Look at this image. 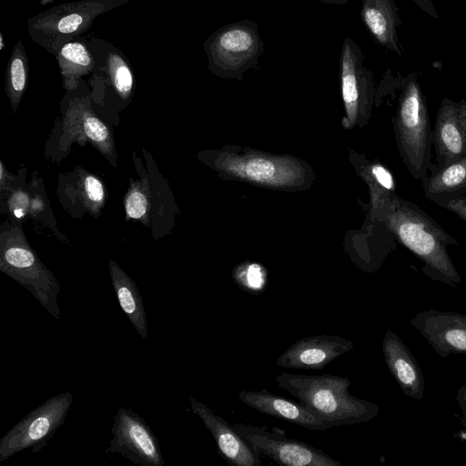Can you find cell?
I'll return each mask as SVG.
<instances>
[{
  "label": "cell",
  "mask_w": 466,
  "mask_h": 466,
  "mask_svg": "<svg viewBox=\"0 0 466 466\" xmlns=\"http://www.w3.org/2000/svg\"><path fill=\"white\" fill-rule=\"evenodd\" d=\"M354 347L339 335H315L295 341L276 361L288 369L320 370Z\"/></svg>",
  "instance_id": "14"
},
{
  "label": "cell",
  "mask_w": 466,
  "mask_h": 466,
  "mask_svg": "<svg viewBox=\"0 0 466 466\" xmlns=\"http://www.w3.org/2000/svg\"><path fill=\"white\" fill-rule=\"evenodd\" d=\"M423 12L433 18H438V13L434 7L432 0H411Z\"/></svg>",
  "instance_id": "30"
},
{
  "label": "cell",
  "mask_w": 466,
  "mask_h": 466,
  "mask_svg": "<svg viewBox=\"0 0 466 466\" xmlns=\"http://www.w3.org/2000/svg\"><path fill=\"white\" fill-rule=\"evenodd\" d=\"M0 39H1V46H0V49H1V50H3V48H4V45H5V44H4V41H3V35H2V34L0 35Z\"/></svg>",
  "instance_id": "32"
},
{
  "label": "cell",
  "mask_w": 466,
  "mask_h": 466,
  "mask_svg": "<svg viewBox=\"0 0 466 466\" xmlns=\"http://www.w3.org/2000/svg\"><path fill=\"white\" fill-rule=\"evenodd\" d=\"M87 46L94 56L96 68L102 70L116 93L122 98H129L134 86V77L124 56L111 44L92 39Z\"/></svg>",
  "instance_id": "20"
},
{
  "label": "cell",
  "mask_w": 466,
  "mask_h": 466,
  "mask_svg": "<svg viewBox=\"0 0 466 466\" xmlns=\"http://www.w3.org/2000/svg\"><path fill=\"white\" fill-rule=\"evenodd\" d=\"M234 279L245 291L252 294L262 292L267 286L265 268L257 263L242 265L234 271Z\"/></svg>",
  "instance_id": "26"
},
{
  "label": "cell",
  "mask_w": 466,
  "mask_h": 466,
  "mask_svg": "<svg viewBox=\"0 0 466 466\" xmlns=\"http://www.w3.org/2000/svg\"><path fill=\"white\" fill-rule=\"evenodd\" d=\"M276 380L281 389L332 427L368 422L380 412L374 402L356 398L349 392L351 381L346 377L281 372Z\"/></svg>",
  "instance_id": "2"
},
{
  "label": "cell",
  "mask_w": 466,
  "mask_h": 466,
  "mask_svg": "<svg viewBox=\"0 0 466 466\" xmlns=\"http://www.w3.org/2000/svg\"><path fill=\"white\" fill-rule=\"evenodd\" d=\"M431 145L437 166L451 163L466 154V100L444 97L431 127Z\"/></svg>",
  "instance_id": "13"
},
{
  "label": "cell",
  "mask_w": 466,
  "mask_h": 466,
  "mask_svg": "<svg viewBox=\"0 0 466 466\" xmlns=\"http://www.w3.org/2000/svg\"><path fill=\"white\" fill-rule=\"evenodd\" d=\"M80 126L86 137L107 157H114V147L106 126L93 113L85 110L81 113Z\"/></svg>",
  "instance_id": "25"
},
{
  "label": "cell",
  "mask_w": 466,
  "mask_h": 466,
  "mask_svg": "<svg viewBox=\"0 0 466 466\" xmlns=\"http://www.w3.org/2000/svg\"><path fill=\"white\" fill-rule=\"evenodd\" d=\"M27 81L28 58L23 43L18 40L10 56L5 72V90L14 110L25 91Z\"/></svg>",
  "instance_id": "23"
},
{
  "label": "cell",
  "mask_w": 466,
  "mask_h": 466,
  "mask_svg": "<svg viewBox=\"0 0 466 466\" xmlns=\"http://www.w3.org/2000/svg\"><path fill=\"white\" fill-rule=\"evenodd\" d=\"M339 79L347 117L344 127H350L371 102L373 78L363 65V54L350 37H346L339 55Z\"/></svg>",
  "instance_id": "11"
},
{
  "label": "cell",
  "mask_w": 466,
  "mask_h": 466,
  "mask_svg": "<svg viewBox=\"0 0 466 466\" xmlns=\"http://www.w3.org/2000/svg\"><path fill=\"white\" fill-rule=\"evenodd\" d=\"M51 1H53V0H41L40 3L42 5H45V4H47V3L51 2Z\"/></svg>",
  "instance_id": "33"
},
{
  "label": "cell",
  "mask_w": 466,
  "mask_h": 466,
  "mask_svg": "<svg viewBox=\"0 0 466 466\" xmlns=\"http://www.w3.org/2000/svg\"><path fill=\"white\" fill-rule=\"evenodd\" d=\"M111 283L119 306L138 335L147 337V322L142 297L134 280L113 260L109 261Z\"/></svg>",
  "instance_id": "21"
},
{
  "label": "cell",
  "mask_w": 466,
  "mask_h": 466,
  "mask_svg": "<svg viewBox=\"0 0 466 466\" xmlns=\"http://www.w3.org/2000/svg\"><path fill=\"white\" fill-rule=\"evenodd\" d=\"M436 204L466 222V195L441 200Z\"/></svg>",
  "instance_id": "28"
},
{
  "label": "cell",
  "mask_w": 466,
  "mask_h": 466,
  "mask_svg": "<svg viewBox=\"0 0 466 466\" xmlns=\"http://www.w3.org/2000/svg\"><path fill=\"white\" fill-rule=\"evenodd\" d=\"M410 324L441 357L466 354V313L424 310Z\"/></svg>",
  "instance_id": "12"
},
{
  "label": "cell",
  "mask_w": 466,
  "mask_h": 466,
  "mask_svg": "<svg viewBox=\"0 0 466 466\" xmlns=\"http://www.w3.org/2000/svg\"><path fill=\"white\" fill-rule=\"evenodd\" d=\"M65 88L77 87L79 80L96 69V61L87 43L75 39L64 44L55 55Z\"/></svg>",
  "instance_id": "22"
},
{
  "label": "cell",
  "mask_w": 466,
  "mask_h": 466,
  "mask_svg": "<svg viewBox=\"0 0 466 466\" xmlns=\"http://www.w3.org/2000/svg\"><path fill=\"white\" fill-rule=\"evenodd\" d=\"M392 122L404 165L412 178L421 180L431 164V126L426 97L414 74L400 81Z\"/></svg>",
  "instance_id": "3"
},
{
  "label": "cell",
  "mask_w": 466,
  "mask_h": 466,
  "mask_svg": "<svg viewBox=\"0 0 466 466\" xmlns=\"http://www.w3.org/2000/svg\"><path fill=\"white\" fill-rule=\"evenodd\" d=\"M238 399L251 409L310 431H326L332 427L324 418L300 402L275 395L265 389L259 391L244 390Z\"/></svg>",
  "instance_id": "16"
},
{
  "label": "cell",
  "mask_w": 466,
  "mask_h": 466,
  "mask_svg": "<svg viewBox=\"0 0 466 466\" xmlns=\"http://www.w3.org/2000/svg\"><path fill=\"white\" fill-rule=\"evenodd\" d=\"M113 438L106 452L120 453L135 465L163 466L158 441L148 424L131 409L120 408L114 416Z\"/></svg>",
  "instance_id": "9"
},
{
  "label": "cell",
  "mask_w": 466,
  "mask_h": 466,
  "mask_svg": "<svg viewBox=\"0 0 466 466\" xmlns=\"http://www.w3.org/2000/svg\"><path fill=\"white\" fill-rule=\"evenodd\" d=\"M0 270L17 281L56 319H60L56 277L39 259L18 228L3 230L0 242Z\"/></svg>",
  "instance_id": "5"
},
{
  "label": "cell",
  "mask_w": 466,
  "mask_h": 466,
  "mask_svg": "<svg viewBox=\"0 0 466 466\" xmlns=\"http://www.w3.org/2000/svg\"><path fill=\"white\" fill-rule=\"evenodd\" d=\"M360 16L379 45L402 56L397 35L401 22L394 0H361Z\"/></svg>",
  "instance_id": "18"
},
{
  "label": "cell",
  "mask_w": 466,
  "mask_h": 466,
  "mask_svg": "<svg viewBox=\"0 0 466 466\" xmlns=\"http://www.w3.org/2000/svg\"><path fill=\"white\" fill-rule=\"evenodd\" d=\"M456 401L461 411L460 417L461 424L466 429V383L459 388L456 394Z\"/></svg>",
  "instance_id": "29"
},
{
  "label": "cell",
  "mask_w": 466,
  "mask_h": 466,
  "mask_svg": "<svg viewBox=\"0 0 466 466\" xmlns=\"http://www.w3.org/2000/svg\"><path fill=\"white\" fill-rule=\"evenodd\" d=\"M73 399L72 393L63 392L32 410L0 439V461L27 448L42 450L64 423Z\"/></svg>",
  "instance_id": "7"
},
{
  "label": "cell",
  "mask_w": 466,
  "mask_h": 466,
  "mask_svg": "<svg viewBox=\"0 0 466 466\" xmlns=\"http://www.w3.org/2000/svg\"><path fill=\"white\" fill-rule=\"evenodd\" d=\"M153 190L146 181L137 182L130 186L125 198V208L128 218L147 222L153 213Z\"/></svg>",
  "instance_id": "24"
},
{
  "label": "cell",
  "mask_w": 466,
  "mask_h": 466,
  "mask_svg": "<svg viewBox=\"0 0 466 466\" xmlns=\"http://www.w3.org/2000/svg\"><path fill=\"white\" fill-rule=\"evenodd\" d=\"M191 410L214 437L218 451L234 466H260L261 461L232 425L208 405L189 397Z\"/></svg>",
  "instance_id": "15"
},
{
  "label": "cell",
  "mask_w": 466,
  "mask_h": 466,
  "mask_svg": "<svg viewBox=\"0 0 466 466\" xmlns=\"http://www.w3.org/2000/svg\"><path fill=\"white\" fill-rule=\"evenodd\" d=\"M81 193L87 208L96 211L100 208L105 200V189L103 183L95 176L87 174L82 179Z\"/></svg>",
  "instance_id": "27"
},
{
  "label": "cell",
  "mask_w": 466,
  "mask_h": 466,
  "mask_svg": "<svg viewBox=\"0 0 466 466\" xmlns=\"http://www.w3.org/2000/svg\"><path fill=\"white\" fill-rule=\"evenodd\" d=\"M204 50L213 74L240 79L258 64L264 53V43L258 23L246 19L219 27L207 38Z\"/></svg>",
  "instance_id": "6"
},
{
  "label": "cell",
  "mask_w": 466,
  "mask_h": 466,
  "mask_svg": "<svg viewBox=\"0 0 466 466\" xmlns=\"http://www.w3.org/2000/svg\"><path fill=\"white\" fill-rule=\"evenodd\" d=\"M130 0H78L41 12L27 21L28 34L48 53L56 55L66 43L87 32L101 15Z\"/></svg>",
  "instance_id": "4"
},
{
  "label": "cell",
  "mask_w": 466,
  "mask_h": 466,
  "mask_svg": "<svg viewBox=\"0 0 466 466\" xmlns=\"http://www.w3.org/2000/svg\"><path fill=\"white\" fill-rule=\"evenodd\" d=\"M215 164L233 177L271 187L294 186L303 178L301 167L288 158L222 154Z\"/></svg>",
  "instance_id": "10"
},
{
  "label": "cell",
  "mask_w": 466,
  "mask_h": 466,
  "mask_svg": "<svg viewBox=\"0 0 466 466\" xmlns=\"http://www.w3.org/2000/svg\"><path fill=\"white\" fill-rule=\"evenodd\" d=\"M428 173L421 184L423 194L430 201L436 203L466 195V154L444 166L431 164Z\"/></svg>",
  "instance_id": "19"
},
{
  "label": "cell",
  "mask_w": 466,
  "mask_h": 466,
  "mask_svg": "<svg viewBox=\"0 0 466 466\" xmlns=\"http://www.w3.org/2000/svg\"><path fill=\"white\" fill-rule=\"evenodd\" d=\"M323 3L330 4V5H345L348 3V0H320Z\"/></svg>",
  "instance_id": "31"
},
{
  "label": "cell",
  "mask_w": 466,
  "mask_h": 466,
  "mask_svg": "<svg viewBox=\"0 0 466 466\" xmlns=\"http://www.w3.org/2000/svg\"><path fill=\"white\" fill-rule=\"evenodd\" d=\"M236 431L258 456H266L286 466H344L324 451L286 438L281 431H268L248 423L235 422Z\"/></svg>",
  "instance_id": "8"
},
{
  "label": "cell",
  "mask_w": 466,
  "mask_h": 466,
  "mask_svg": "<svg viewBox=\"0 0 466 466\" xmlns=\"http://www.w3.org/2000/svg\"><path fill=\"white\" fill-rule=\"evenodd\" d=\"M380 217L400 244L422 262L426 277L451 287L460 285L461 278L448 252V246H457L459 241L427 212L395 196Z\"/></svg>",
  "instance_id": "1"
},
{
  "label": "cell",
  "mask_w": 466,
  "mask_h": 466,
  "mask_svg": "<svg viewBox=\"0 0 466 466\" xmlns=\"http://www.w3.org/2000/svg\"><path fill=\"white\" fill-rule=\"evenodd\" d=\"M382 352L385 363L402 392L420 400L424 395V374L409 347L390 329L384 334Z\"/></svg>",
  "instance_id": "17"
}]
</instances>
